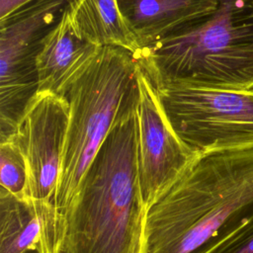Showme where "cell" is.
I'll return each mask as SVG.
<instances>
[{"label":"cell","instance_id":"obj_1","mask_svg":"<svg viewBox=\"0 0 253 253\" xmlns=\"http://www.w3.org/2000/svg\"><path fill=\"white\" fill-rule=\"evenodd\" d=\"M253 215V146L202 153L146 211L142 253H206Z\"/></svg>","mask_w":253,"mask_h":253},{"label":"cell","instance_id":"obj_2","mask_svg":"<svg viewBox=\"0 0 253 253\" xmlns=\"http://www.w3.org/2000/svg\"><path fill=\"white\" fill-rule=\"evenodd\" d=\"M137 102L124 108L81 181L66 211L63 253H142L147 207L138 173Z\"/></svg>","mask_w":253,"mask_h":253},{"label":"cell","instance_id":"obj_3","mask_svg":"<svg viewBox=\"0 0 253 253\" xmlns=\"http://www.w3.org/2000/svg\"><path fill=\"white\" fill-rule=\"evenodd\" d=\"M133 57L156 88L253 90V0H217L211 14Z\"/></svg>","mask_w":253,"mask_h":253},{"label":"cell","instance_id":"obj_4","mask_svg":"<svg viewBox=\"0 0 253 253\" xmlns=\"http://www.w3.org/2000/svg\"><path fill=\"white\" fill-rule=\"evenodd\" d=\"M138 68L131 52L104 46L61 93L69 115L53 202L65 214L124 108L138 97Z\"/></svg>","mask_w":253,"mask_h":253},{"label":"cell","instance_id":"obj_5","mask_svg":"<svg viewBox=\"0 0 253 253\" xmlns=\"http://www.w3.org/2000/svg\"><path fill=\"white\" fill-rule=\"evenodd\" d=\"M156 91L168 123L194 150L253 146V90L170 86Z\"/></svg>","mask_w":253,"mask_h":253},{"label":"cell","instance_id":"obj_6","mask_svg":"<svg viewBox=\"0 0 253 253\" xmlns=\"http://www.w3.org/2000/svg\"><path fill=\"white\" fill-rule=\"evenodd\" d=\"M68 0H34L0 20V142L11 138L38 95L37 58Z\"/></svg>","mask_w":253,"mask_h":253},{"label":"cell","instance_id":"obj_7","mask_svg":"<svg viewBox=\"0 0 253 253\" xmlns=\"http://www.w3.org/2000/svg\"><path fill=\"white\" fill-rule=\"evenodd\" d=\"M137 81L138 173L148 209L191 168L202 153L187 145L174 131L161 109L155 86L140 67Z\"/></svg>","mask_w":253,"mask_h":253},{"label":"cell","instance_id":"obj_8","mask_svg":"<svg viewBox=\"0 0 253 253\" xmlns=\"http://www.w3.org/2000/svg\"><path fill=\"white\" fill-rule=\"evenodd\" d=\"M69 106L55 94H38L14 136L28 166L29 198L53 201L60 172Z\"/></svg>","mask_w":253,"mask_h":253},{"label":"cell","instance_id":"obj_9","mask_svg":"<svg viewBox=\"0 0 253 253\" xmlns=\"http://www.w3.org/2000/svg\"><path fill=\"white\" fill-rule=\"evenodd\" d=\"M66 228L53 201L0 190V253H63Z\"/></svg>","mask_w":253,"mask_h":253},{"label":"cell","instance_id":"obj_10","mask_svg":"<svg viewBox=\"0 0 253 253\" xmlns=\"http://www.w3.org/2000/svg\"><path fill=\"white\" fill-rule=\"evenodd\" d=\"M101 48L75 31L65 9L45 36L37 58L38 94L60 96Z\"/></svg>","mask_w":253,"mask_h":253},{"label":"cell","instance_id":"obj_11","mask_svg":"<svg viewBox=\"0 0 253 253\" xmlns=\"http://www.w3.org/2000/svg\"><path fill=\"white\" fill-rule=\"evenodd\" d=\"M117 4L141 49L209 16L217 0H117Z\"/></svg>","mask_w":253,"mask_h":253},{"label":"cell","instance_id":"obj_12","mask_svg":"<svg viewBox=\"0 0 253 253\" xmlns=\"http://www.w3.org/2000/svg\"><path fill=\"white\" fill-rule=\"evenodd\" d=\"M66 10L75 31L91 43L123 48L133 55L139 50L117 0H68Z\"/></svg>","mask_w":253,"mask_h":253},{"label":"cell","instance_id":"obj_13","mask_svg":"<svg viewBox=\"0 0 253 253\" xmlns=\"http://www.w3.org/2000/svg\"><path fill=\"white\" fill-rule=\"evenodd\" d=\"M28 166L23 150L13 135L0 142V190L18 197H28Z\"/></svg>","mask_w":253,"mask_h":253},{"label":"cell","instance_id":"obj_14","mask_svg":"<svg viewBox=\"0 0 253 253\" xmlns=\"http://www.w3.org/2000/svg\"><path fill=\"white\" fill-rule=\"evenodd\" d=\"M206 253H253V215Z\"/></svg>","mask_w":253,"mask_h":253},{"label":"cell","instance_id":"obj_15","mask_svg":"<svg viewBox=\"0 0 253 253\" xmlns=\"http://www.w3.org/2000/svg\"><path fill=\"white\" fill-rule=\"evenodd\" d=\"M34 0H0V20L7 18Z\"/></svg>","mask_w":253,"mask_h":253}]
</instances>
